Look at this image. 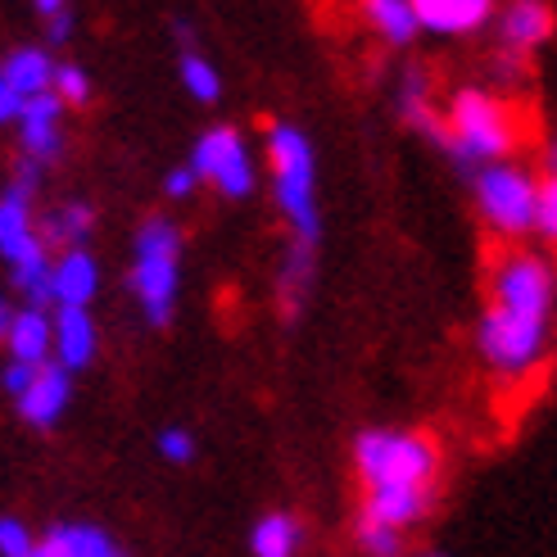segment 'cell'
I'll use <instances>...</instances> for the list:
<instances>
[{
  "instance_id": "1f68e13d",
  "label": "cell",
  "mask_w": 557,
  "mask_h": 557,
  "mask_svg": "<svg viewBox=\"0 0 557 557\" xmlns=\"http://www.w3.org/2000/svg\"><path fill=\"white\" fill-rule=\"evenodd\" d=\"M50 23V46H64L69 37H73V18L69 14H54V18H46Z\"/></svg>"
},
{
  "instance_id": "d4e9b609",
  "label": "cell",
  "mask_w": 557,
  "mask_h": 557,
  "mask_svg": "<svg viewBox=\"0 0 557 557\" xmlns=\"http://www.w3.org/2000/svg\"><path fill=\"white\" fill-rule=\"evenodd\" d=\"M37 540L18 517H0V557H33Z\"/></svg>"
},
{
  "instance_id": "8992f818",
  "label": "cell",
  "mask_w": 557,
  "mask_h": 557,
  "mask_svg": "<svg viewBox=\"0 0 557 557\" xmlns=\"http://www.w3.org/2000/svg\"><path fill=\"white\" fill-rule=\"evenodd\" d=\"M471 186H476V205L494 232H504V236L535 232L540 182L525 173L521 163H508V159L485 163V169H476V177H471Z\"/></svg>"
},
{
  "instance_id": "ac0fdd59",
  "label": "cell",
  "mask_w": 557,
  "mask_h": 557,
  "mask_svg": "<svg viewBox=\"0 0 557 557\" xmlns=\"http://www.w3.org/2000/svg\"><path fill=\"white\" fill-rule=\"evenodd\" d=\"M363 14L389 46H408L422 33V23L412 14V0H363Z\"/></svg>"
},
{
  "instance_id": "603a6c76",
  "label": "cell",
  "mask_w": 557,
  "mask_h": 557,
  "mask_svg": "<svg viewBox=\"0 0 557 557\" xmlns=\"http://www.w3.org/2000/svg\"><path fill=\"white\" fill-rule=\"evenodd\" d=\"M358 544H363V553H372V557H395L399 544H404V531L363 517V521H358Z\"/></svg>"
},
{
  "instance_id": "4316f807",
  "label": "cell",
  "mask_w": 557,
  "mask_h": 557,
  "mask_svg": "<svg viewBox=\"0 0 557 557\" xmlns=\"http://www.w3.org/2000/svg\"><path fill=\"white\" fill-rule=\"evenodd\" d=\"M159 454H163V462L186 467V462L195 458V440H190V431H182V426H169V431L159 435Z\"/></svg>"
},
{
  "instance_id": "52a82bcc",
  "label": "cell",
  "mask_w": 557,
  "mask_h": 557,
  "mask_svg": "<svg viewBox=\"0 0 557 557\" xmlns=\"http://www.w3.org/2000/svg\"><path fill=\"white\" fill-rule=\"evenodd\" d=\"M190 169L200 173V182H213L232 200L255 190V159H249L245 136L236 127H209L190 150Z\"/></svg>"
},
{
  "instance_id": "d590c367",
  "label": "cell",
  "mask_w": 557,
  "mask_h": 557,
  "mask_svg": "<svg viewBox=\"0 0 557 557\" xmlns=\"http://www.w3.org/2000/svg\"><path fill=\"white\" fill-rule=\"evenodd\" d=\"M544 173H548V177H557V136L548 141V154H544Z\"/></svg>"
},
{
  "instance_id": "4fadbf2b",
  "label": "cell",
  "mask_w": 557,
  "mask_h": 557,
  "mask_svg": "<svg viewBox=\"0 0 557 557\" xmlns=\"http://www.w3.org/2000/svg\"><path fill=\"white\" fill-rule=\"evenodd\" d=\"M96 358V322L87 309H54V363L77 372Z\"/></svg>"
},
{
  "instance_id": "7402d4cb",
  "label": "cell",
  "mask_w": 557,
  "mask_h": 557,
  "mask_svg": "<svg viewBox=\"0 0 557 557\" xmlns=\"http://www.w3.org/2000/svg\"><path fill=\"white\" fill-rule=\"evenodd\" d=\"M182 82H186L190 100H200V104H213V100L222 96V77H218V69L205 60V54H195V50L182 54Z\"/></svg>"
},
{
  "instance_id": "cb8c5ba5",
  "label": "cell",
  "mask_w": 557,
  "mask_h": 557,
  "mask_svg": "<svg viewBox=\"0 0 557 557\" xmlns=\"http://www.w3.org/2000/svg\"><path fill=\"white\" fill-rule=\"evenodd\" d=\"M50 91L60 96L64 104H87L91 82H87V73H82V64H60L54 69V87Z\"/></svg>"
},
{
  "instance_id": "3957f363",
  "label": "cell",
  "mask_w": 557,
  "mask_h": 557,
  "mask_svg": "<svg viewBox=\"0 0 557 557\" xmlns=\"http://www.w3.org/2000/svg\"><path fill=\"white\" fill-rule=\"evenodd\" d=\"M268 159H272V186L276 205L290 218L295 245L318 249L322 213H318V159L313 146L295 123H272L268 132Z\"/></svg>"
},
{
  "instance_id": "d6a6232c",
  "label": "cell",
  "mask_w": 557,
  "mask_h": 557,
  "mask_svg": "<svg viewBox=\"0 0 557 557\" xmlns=\"http://www.w3.org/2000/svg\"><path fill=\"white\" fill-rule=\"evenodd\" d=\"M41 10V18H54V14H69V0H33Z\"/></svg>"
},
{
  "instance_id": "8fae6325",
  "label": "cell",
  "mask_w": 557,
  "mask_h": 557,
  "mask_svg": "<svg viewBox=\"0 0 557 557\" xmlns=\"http://www.w3.org/2000/svg\"><path fill=\"white\" fill-rule=\"evenodd\" d=\"M69 368H60V363H46V368H37V376H33V385L18 395V417L27 426H54L64 417V408H69Z\"/></svg>"
},
{
  "instance_id": "e575fe53",
  "label": "cell",
  "mask_w": 557,
  "mask_h": 557,
  "mask_svg": "<svg viewBox=\"0 0 557 557\" xmlns=\"http://www.w3.org/2000/svg\"><path fill=\"white\" fill-rule=\"evenodd\" d=\"M10 326H14V313H10V299L0 295V341H10Z\"/></svg>"
},
{
  "instance_id": "f546056e",
  "label": "cell",
  "mask_w": 557,
  "mask_h": 557,
  "mask_svg": "<svg viewBox=\"0 0 557 557\" xmlns=\"http://www.w3.org/2000/svg\"><path fill=\"white\" fill-rule=\"evenodd\" d=\"M195 182H200V173H195L190 163H186V169H173L169 177H163V190H169L173 200H186V195L195 190Z\"/></svg>"
},
{
  "instance_id": "f1b7e54d",
  "label": "cell",
  "mask_w": 557,
  "mask_h": 557,
  "mask_svg": "<svg viewBox=\"0 0 557 557\" xmlns=\"http://www.w3.org/2000/svg\"><path fill=\"white\" fill-rule=\"evenodd\" d=\"M33 376H37V368H27V363H14V358H10V363H5V372H0V381H5V389H10V395H14V399L23 395V389H27V385H33Z\"/></svg>"
},
{
  "instance_id": "6da1fadb",
  "label": "cell",
  "mask_w": 557,
  "mask_h": 557,
  "mask_svg": "<svg viewBox=\"0 0 557 557\" xmlns=\"http://www.w3.org/2000/svg\"><path fill=\"white\" fill-rule=\"evenodd\" d=\"M557 304V272L540 255H512L498 263L490 309L481 318V354L498 372L521 376L548 345V318Z\"/></svg>"
},
{
  "instance_id": "ffe728a7",
  "label": "cell",
  "mask_w": 557,
  "mask_h": 557,
  "mask_svg": "<svg viewBox=\"0 0 557 557\" xmlns=\"http://www.w3.org/2000/svg\"><path fill=\"white\" fill-rule=\"evenodd\" d=\"M91 227H96L91 205H82V200L60 205V209L46 213V245H64V255H69V249H82V240L91 236Z\"/></svg>"
},
{
  "instance_id": "83f0119b",
  "label": "cell",
  "mask_w": 557,
  "mask_h": 557,
  "mask_svg": "<svg viewBox=\"0 0 557 557\" xmlns=\"http://www.w3.org/2000/svg\"><path fill=\"white\" fill-rule=\"evenodd\" d=\"M41 169H46V163L41 159H33V154H23L18 159V169H14V190H23V195H33L37 186H41Z\"/></svg>"
},
{
  "instance_id": "44dd1931",
  "label": "cell",
  "mask_w": 557,
  "mask_h": 557,
  "mask_svg": "<svg viewBox=\"0 0 557 557\" xmlns=\"http://www.w3.org/2000/svg\"><path fill=\"white\" fill-rule=\"evenodd\" d=\"M50 540H60V548L69 557H123L119 544L109 540L100 525H50Z\"/></svg>"
},
{
  "instance_id": "9a60e30c",
  "label": "cell",
  "mask_w": 557,
  "mask_h": 557,
  "mask_svg": "<svg viewBox=\"0 0 557 557\" xmlns=\"http://www.w3.org/2000/svg\"><path fill=\"white\" fill-rule=\"evenodd\" d=\"M100 290V263L87 249H69V255L54 263V304L60 309H87Z\"/></svg>"
},
{
  "instance_id": "277c9868",
  "label": "cell",
  "mask_w": 557,
  "mask_h": 557,
  "mask_svg": "<svg viewBox=\"0 0 557 557\" xmlns=\"http://www.w3.org/2000/svg\"><path fill=\"white\" fill-rule=\"evenodd\" d=\"M177 276H182V232L169 218H150L136 232L132 255V290L141 299L150 326H169L177 309Z\"/></svg>"
},
{
  "instance_id": "9c48e42d",
  "label": "cell",
  "mask_w": 557,
  "mask_h": 557,
  "mask_svg": "<svg viewBox=\"0 0 557 557\" xmlns=\"http://www.w3.org/2000/svg\"><path fill=\"white\" fill-rule=\"evenodd\" d=\"M557 33V14L548 0H512L498 18V46L504 54H531Z\"/></svg>"
},
{
  "instance_id": "2e32d148",
  "label": "cell",
  "mask_w": 557,
  "mask_h": 557,
  "mask_svg": "<svg viewBox=\"0 0 557 557\" xmlns=\"http://www.w3.org/2000/svg\"><path fill=\"white\" fill-rule=\"evenodd\" d=\"M54 354V318L46 309H23L10 326V358L27 368H46Z\"/></svg>"
},
{
  "instance_id": "ba28073f",
  "label": "cell",
  "mask_w": 557,
  "mask_h": 557,
  "mask_svg": "<svg viewBox=\"0 0 557 557\" xmlns=\"http://www.w3.org/2000/svg\"><path fill=\"white\" fill-rule=\"evenodd\" d=\"M0 259L10 263V272L50 263L46 259V236L33 222V195H23L14 186L0 195Z\"/></svg>"
},
{
  "instance_id": "5bb4252c",
  "label": "cell",
  "mask_w": 557,
  "mask_h": 557,
  "mask_svg": "<svg viewBox=\"0 0 557 557\" xmlns=\"http://www.w3.org/2000/svg\"><path fill=\"white\" fill-rule=\"evenodd\" d=\"M399 114H404V123H408L412 132H422L426 141H435L440 150L449 146V123L440 119V109H435V100H431V82H426V73H422V69H412V73L404 77Z\"/></svg>"
},
{
  "instance_id": "e0dca14e",
  "label": "cell",
  "mask_w": 557,
  "mask_h": 557,
  "mask_svg": "<svg viewBox=\"0 0 557 557\" xmlns=\"http://www.w3.org/2000/svg\"><path fill=\"white\" fill-rule=\"evenodd\" d=\"M54 69H60V64H50V54H46V50L23 46V50L10 54L0 73H5V82L14 87L18 100H33V96H46V91L54 87Z\"/></svg>"
},
{
  "instance_id": "4dcf8cb0",
  "label": "cell",
  "mask_w": 557,
  "mask_h": 557,
  "mask_svg": "<svg viewBox=\"0 0 557 557\" xmlns=\"http://www.w3.org/2000/svg\"><path fill=\"white\" fill-rule=\"evenodd\" d=\"M18 109H23V100L14 96V87L5 82V73H0V123H10V119H18Z\"/></svg>"
},
{
  "instance_id": "7a4b0ae2",
  "label": "cell",
  "mask_w": 557,
  "mask_h": 557,
  "mask_svg": "<svg viewBox=\"0 0 557 557\" xmlns=\"http://www.w3.org/2000/svg\"><path fill=\"white\" fill-rule=\"evenodd\" d=\"M354 462L368 485V504H363L368 521L395 525V531H408L412 521H422L440 471V454L426 435L389 431V426L363 431L354 444Z\"/></svg>"
},
{
  "instance_id": "d6986e66",
  "label": "cell",
  "mask_w": 557,
  "mask_h": 557,
  "mask_svg": "<svg viewBox=\"0 0 557 557\" xmlns=\"http://www.w3.org/2000/svg\"><path fill=\"white\" fill-rule=\"evenodd\" d=\"M299 540H304V531L290 512H268L255 525V535H249V548H255V557H295Z\"/></svg>"
},
{
  "instance_id": "8d00e7d4",
  "label": "cell",
  "mask_w": 557,
  "mask_h": 557,
  "mask_svg": "<svg viewBox=\"0 0 557 557\" xmlns=\"http://www.w3.org/2000/svg\"><path fill=\"white\" fill-rule=\"evenodd\" d=\"M431 557H440V553H431Z\"/></svg>"
},
{
  "instance_id": "5b68a950",
  "label": "cell",
  "mask_w": 557,
  "mask_h": 557,
  "mask_svg": "<svg viewBox=\"0 0 557 557\" xmlns=\"http://www.w3.org/2000/svg\"><path fill=\"white\" fill-rule=\"evenodd\" d=\"M449 150L462 169H485V163H498L504 154H512L517 146V123L494 96L467 87L449 100Z\"/></svg>"
},
{
  "instance_id": "30bf717a",
  "label": "cell",
  "mask_w": 557,
  "mask_h": 557,
  "mask_svg": "<svg viewBox=\"0 0 557 557\" xmlns=\"http://www.w3.org/2000/svg\"><path fill=\"white\" fill-rule=\"evenodd\" d=\"M60 114H64V100L54 96V91H46V96L23 100L18 119H14L23 150L33 154V159H41V163L60 154Z\"/></svg>"
},
{
  "instance_id": "7c38bea8",
  "label": "cell",
  "mask_w": 557,
  "mask_h": 557,
  "mask_svg": "<svg viewBox=\"0 0 557 557\" xmlns=\"http://www.w3.org/2000/svg\"><path fill=\"white\" fill-rule=\"evenodd\" d=\"M412 14L426 33L440 37H467L481 33L494 14V0H412Z\"/></svg>"
},
{
  "instance_id": "484cf974",
  "label": "cell",
  "mask_w": 557,
  "mask_h": 557,
  "mask_svg": "<svg viewBox=\"0 0 557 557\" xmlns=\"http://www.w3.org/2000/svg\"><path fill=\"white\" fill-rule=\"evenodd\" d=\"M535 232L557 245V177L544 173L540 182V209H535Z\"/></svg>"
},
{
  "instance_id": "836d02e7",
  "label": "cell",
  "mask_w": 557,
  "mask_h": 557,
  "mask_svg": "<svg viewBox=\"0 0 557 557\" xmlns=\"http://www.w3.org/2000/svg\"><path fill=\"white\" fill-rule=\"evenodd\" d=\"M33 557H69V553L60 548V540H50V535H46V540H37V553H33Z\"/></svg>"
}]
</instances>
